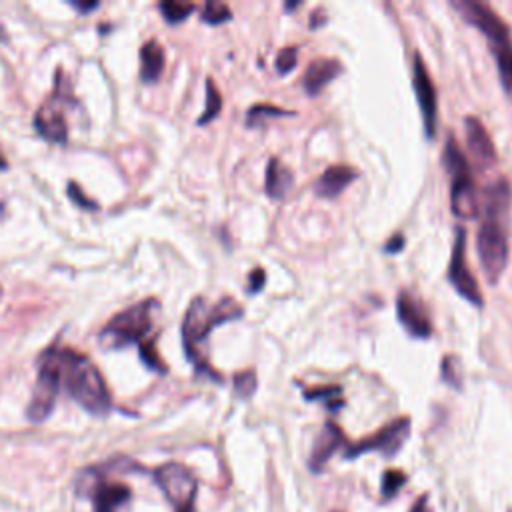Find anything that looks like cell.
I'll return each mask as SVG.
<instances>
[{"mask_svg":"<svg viewBox=\"0 0 512 512\" xmlns=\"http://www.w3.org/2000/svg\"><path fill=\"white\" fill-rule=\"evenodd\" d=\"M448 282L466 302L474 304L476 308H482L484 298H482L480 286L466 262V230L462 226L456 230V236H454L450 264H448Z\"/></svg>","mask_w":512,"mask_h":512,"instance_id":"obj_10","label":"cell"},{"mask_svg":"<svg viewBox=\"0 0 512 512\" xmlns=\"http://www.w3.org/2000/svg\"><path fill=\"white\" fill-rule=\"evenodd\" d=\"M0 40H6V28L2 24V20H0Z\"/></svg>","mask_w":512,"mask_h":512,"instance_id":"obj_36","label":"cell"},{"mask_svg":"<svg viewBox=\"0 0 512 512\" xmlns=\"http://www.w3.org/2000/svg\"><path fill=\"white\" fill-rule=\"evenodd\" d=\"M412 86L416 94V102L422 114V124L428 140L436 136V126H438V100H436V88L430 78V72L418 52H414L412 60Z\"/></svg>","mask_w":512,"mask_h":512,"instance_id":"obj_11","label":"cell"},{"mask_svg":"<svg viewBox=\"0 0 512 512\" xmlns=\"http://www.w3.org/2000/svg\"><path fill=\"white\" fill-rule=\"evenodd\" d=\"M264 282H266V272L262 268H254L250 272V276H248V288L246 290L250 294H256V292H260L264 288Z\"/></svg>","mask_w":512,"mask_h":512,"instance_id":"obj_31","label":"cell"},{"mask_svg":"<svg viewBox=\"0 0 512 512\" xmlns=\"http://www.w3.org/2000/svg\"><path fill=\"white\" fill-rule=\"evenodd\" d=\"M244 314L242 306L234 298H220L216 304H208L206 298L196 296L182 320V342L188 358L198 366V370H208L210 366L200 358L198 344L206 340V336L220 324L236 320Z\"/></svg>","mask_w":512,"mask_h":512,"instance_id":"obj_4","label":"cell"},{"mask_svg":"<svg viewBox=\"0 0 512 512\" xmlns=\"http://www.w3.org/2000/svg\"><path fill=\"white\" fill-rule=\"evenodd\" d=\"M298 46H286V48H282L280 52H278V56H276V72L280 74V76H286V74H290L294 68H296V64H298Z\"/></svg>","mask_w":512,"mask_h":512,"instance_id":"obj_27","label":"cell"},{"mask_svg":"<svg viewBox=\"0 0 512 512\" xmlns=\"http://www.w3.org/2000/svg\"><path fill=\"white\" fill-rule=\"evenodd\" d=\"M256 386H258V380H256V372L252 368L234 374V390L238 396L250 398L256 392Z\"/></svg>","mask_w":512,"mask_h":512,"instance_id":"obj_26","label":"cell"},{"mask_svg":"<svg viewBox=\"0 0 512 512\" xmlns=\"http://www.w3.org/2000/svg\"><path fill=\"white\" fill-rule=\"evenodd\" d=\"M404 482H406V474H402L400 470H386L382 476V496L384 498L396 496V492L402 488Z\"/></svg>","mask_w":512,"mask_h":512,"instance_id":"obj_29","label":"cell"},{"mask_svg":"<svg viewBox=\"0 0 512 512\" xmlns=\"http://www.w3.org/2000/svg\"><path fill=\"white\" fill-rule=\"evenodd\" d=\"M442 160H444V166L450 176L452 214L462 220L476 218L480 212V202H478L472 170H470V164H468L464 152L460 150V146L454 142L452 136H448V140L444 144Z\"/></svg>","mask_w":512,"mask_h":512,"instance_id":"obj_6","label":"cell"},{"mask_svg":"<svg viewBox=\"0 0 512 512\" xmlns=\"http://www.w3.org/2000/svg\"><path fill=\"white\" fill-rule=\"evenodd\" d=\"M442 380L448 382L454 388L462 386V368H460V360L456 356H444L442 360Z\"/></svg>","mask_w":512,"mask_h":512,"instance_id":"obj_28","label":"cell"},{"mask_svg":"<svg viewBox=\"0 0 512 512\" xmlns=\"http://www.w3.org/2000/svg\"><path fill=\"white\" fill-rule=\"evenodd\" d=\"M192 10H194V4H190V2H176V0L160 2V12H162L164 20L170 24H178V22L186 20Z\"/></svg>","mask_w":512,"mask_h":512,"instance_id":"obj_24","label":"cell"},{"mask_svg":"<svg viewBox=\"0 0 512 512\" xmlns=\"http://www.w3.org/2000/svg\"><path fill=\"white\" fill-rule=\"evenodd\" d=\"M68 194H70V198H72L76 204H80L82 208H88V210H96V208H98V204H96L94 200L86 198V196H84V192H82L74 182H70V184H68Z\"/></svg>","mask_w":512,"mask_h":512,"instance_id":"obj_30","label":"cell"},{"mask_svg":"<svg viewBox=\"0 0 512 512\" xmlns=\"http://www.w3.org/2000/svg\"><path fill=\"white\" fill-rule=\"evenodd\" d=\"M450 6L482 36L490 42V52L496 60L500 84L508 98L512 100V36L508 24L498 16V12L478 0H452Z\"/></svg>","mask_w":512,"mask_h":512,"instance_id":"obj_3","label":"cell"},{"mask_svg":"<svg viewBox=\"0 0 512 512\" xmlns=\"http://www.w3.org/2000/svg\"><path fill=\"white\" fill-rule=\"evenodd\" d=\"M410 512H430V506H428V496L424 494V496H420L418 500H416V504L412 506V510Z\"/></svg>","mask_w":512,"mask_h":512,"instance_id":"obj_34","label":"cell"},{"mask_svg":"<svg viewBox=\"0 0 512 512\" xmlns=\"http://www.w3.org/2000/svg\"><path fill=\"white\" fill-rule=\"evenodd\" d=\"M62 384L72 398L90 414L106 416L112 408V396L98 366L82 352L60 350Z\"/></svg>","mask_w":512,"mask_h":512,"instance_id":"obj_2","label":"cell"},{"mask_svg":"<svg viewBox=\"0 0 512 512\" xmlns=\"http://www.w3.org/2000/svg\"><path fill=\"white\" fill-rule=\"evenodd\" d=\"M232 18V10L228 8V4L224 2H216V0H208L202 6V20L216 26V24H224Z\"/></svg>","mask_w":512,"mask_h":512,"instance_id":"obj_25","label":"cell"},{"mask_svg":"<svg viewBox=\"0 0 512 512\" xmlns=\"http://www.w3.org/2000/svg\"><path fill=\"white\" fill-rule=\"evenodd\" d=\"M164 48L158 40H148L140 48V80L146 84H152L160 78L164 70Z\"/></svg>","mask_w":512,"mask_h":512,"instance_id":"obj_20","label":"cell"},{"mask_svg":"<svg viewBox=\"0 0 512 512\" xmlns=\"http://www.w3.org/2000/svg\"><path fill=\"white\" fill-rule=\"evenodd\" d=\"M292 186H294L292 170L280 158L272 156L266 166V182H264L266 194L274 200H280V198L288 196Z\"/></svg>","mask_w":512,"mask_h":512,"instance_id":"obj_19","label":"cell"},{"mask_svg":"<svg viewBox=\"0 0 512 512\" xmlns=\"http://www.w3.org/2000/svg\"><path fill=\"white\" fill-rule=\"evenodd\" d=\"M402 248H404V236H402V234H394V236L388 240V244L384 246V252H386V254H398Z\"/></svg>","mask_w":512,"mask_h":512,"instance_id":"obj_32","label":"cell"},{"mask_svg":"<svg viewBox=\"0 0 512 512\" xmlns=\"http://www.w3.org/2000/svg\"><path fill=\"white\" fill-rule=\"evenodd\" d=\"M154 480L174 512H196L194 500L198 482L194 474L180 462H166L154 470Z\"/></svg>","mask_w":512,"mask_h":512,"instance_id":"obj_8","label":"cell"},{"mask_svg":"<svg viewBox=\"0 0 512 512\" xmlns=\"http://www.w3.org/2000/svg\"><path fill=\"white\" fill-rule=\"evenodd\" d=\"M464 132H466V144H468V150L472 154V160L480 168L494 164L496 162V148H494V142H492L488 130L480 122V118L466 116L464 118Z\"/></svg>","mask_w":512,"mask_h":512,"instance_id":"obj_16","label":"cell"},{"mask_svg":"<svg viewBox=\"0 0 512 512\" xmlns=\"http://www.w3.org/2000/svg\"><path fill=\"white\" fill-rule=\"evenodd\" d=\"M76 10H82V12H88V10H92V8H96L98 6V2H70Z\"/></svg>","mask_w":512,"mask_h":512,"instance_id":"obj_35","label":"cell"},{"mask_svg":"<svg viewBox=\"0 0 512 512\" xmlns=\"http://www.w3.org/2000/svg\"><path fill=\"white\" fill-rule=\"evenodd\" d=\"M94 476L92 486L86 488L92 496V512H118L130 498L132 490L130 486L122 482H106L96 476V472H90Z\"/></svg>","mask_w":512,"mask_h":512,"instance_id":"obj_14","label":"cell"},{"mask_svg":"<svg viewBox=\"0 0 512 512\" xmlns=\"http://www.w3.org/2000/svg\"><path fill=\"white\" fill-rule=\"evenodd\" d=\"M158 302L154 298L142 300L130 308L120 310L110 318V322L100 330V346L106 350H120L128 344H142L148 338L154 318L158 314Z\"/></svg>","mask_w":512,"mask_h":512,"instance_id":"obj_5","label":"cell"},{"mask_svg":"<svg viewBox=\"0 0 512 512\" xmlns=\"http://www.w3.org/2000/svg\"><path fill=\"white\" fill-rule=\"evenodd\" d=\"M62 386V366H60V350H46L40 358L38 378L30 396V402L26 406V416L30 422H44L58 398Z\"/></svg>","mask_w":512,"mask_h":512,"instance_id":"obj_7","label":"cell"},{"mask_svg":"<svg viewBox=\"0 0 512 512\" xmlns=\"http://www.w3.org/2000/svg\"><path fill=\"white\" fill-rule=\"evenodd\" d=\"M324 22H326L324 10H322V8H316V10H314V14L310 16V28H312V30H316V28H320Z\"/></svg>","mask_w":512,"mask_h":512,"instance_id":"obj_33","label":"cell"},{"mask_svg":"<svg viewBox=\"0 0 512 512\" xmlns=\"http://www.w3.org/2000/svg\"><path fill=\"white\" fill-rule=\"evenodd\" d=\"M0 294H2V290H0Z\"/></svg>","mask_w":512,"mask_h":512,"instance_id":"obj_38","label":"cell"},{"mask_svg":"<svg viewBox=\"0 0 512 512\" xmlns=\"http://www.w3.org/2000/svg\"><path fill=\"white\" fill-rule=\"evenodd\" d=\"M512 208V186L506 178L492 180L482 192L480 226L476 234V252L484 276L496 284L508 264V226Z\"/></svg>","mask_w":512,"mask_h":512,"instance_id":"obj_1","label":"cell"},{"mask_svg":"<svg viewBox=\"0 0 512 512\" xmlns=\"http://www.w3.org/2000/svg\"><path fill=\"white\" fill-rule=\"evenodd\" d=\"M304 398L306 400H324L326 406L330 410H338L344 400H342V388L340 386H318V388H312V390H306L304 392Z\"/></svg>","mask_w":512,"mask_h":512,"instance_id":"obj_23","label":"cell"},{"mask_svg":"<svg viewBox=\"0 0 512 512\" xmlns=\"http://www.w3.org/2000/svg\"><path fill=\"white\" fill-rule=\"evenodd\" d=\"M60 98L62 96H56V94L48 98L36 110V116H34V126L38 134L56 144H64L68 140V124L64 118V110L60 106Z\"/></svg>","mask_w":512,"mask_h":512,"instance_id":"obj_13","label":"cell"},{"mask_svg":"<svg viewBox=\"0 0 512 512\" xmlns=\"http://www.w3.org/2000/svg\"><path fill=\"white\" fill-rule=\"evenodd\" d=\"M0 168H6V160H4L2 154H0Z\"/></svg>","mask_w":512,"mask_h":512,"instance_id":"obj_37","label":"cell"},{"mask_svg":"<svg viewBox=\"0 0 512 512\" xmlns=\"http://www.w3.org/2000/svg\"><path fill=\"white\" fill-rule=\"evenodd\" d=\"M342 64L336 58H316L312 60L304 74H302V86L308 96H316L328 86L336 76L342 74Z\"/></svg>","mask_w":512,"mask_h":512,"instance_id":"obj_17","label":"cell"},{"mask_svg":"<svg viewBox=\"0 0 512 512\" xmlns=\"http://www.w3.org/2000/svg\"><path fill=\"white\" fill-rule=\"evenodd\" d=\"M396 316H398L400 324L414 338H428L432 334V322L426 314V308L410 290H400L398 292V296H396Z\"/></svg>","mask_w":512,"mask_h":512,"instance_id":"obj_12","label":"cell"},{"mask_svg":"<svg viewBox=\"0 0 512 512\" xmlns=\"http://www.w3.org/2000/svg\"><path fill=\"white\" fill-rule=\"evenodd\" d=\"M346 436L342 432V428L334 422H326L320 430V434L314 440V446L310 450V458H308V466L312 472H322V468L326 466V462L332 458V454L338 448H346Z\"/></svg>","mask_w":512,"mask_h":512,"instance_id":"obj_15","label":"cell"},{"mask_svg":"<svg viewBox=\"0 0 512 512\" xmlns=\"http://www.w3.org/2000/svg\"><path fill=\"white\" fill-rule=\"evenodd\" d=\"M294 114L296 112L284 110V108H278V106H272V104H254L246 112V126L248 128H258L270 118H282V116H294Z\"/></svg>","mask_w":512,"mask_h":512,"instance_id":"obj_21","label":"cell"},{"mask_svg":"<svg viewBox=\"0 0 512 512\" xmlns=\"http://www.w3.org/2000/svg\"><path fill=\"white\" fill-rule=\"evenodd\" d=\"M410 436V418H396L392 422H388L386 426H382L378 432L354 442V444H346L344 448V456L346 458H356L360 454L366 452H380L382 456L390 458L394 456L406 442V438Z\"/></svg>","mask_w":512,"mask_h":512,"instance_id":"obj_9","label":"cell"},{"mask_svg":"<svg viewBox=\"0 0 512 512\" xmlns=\"http://www.w3.org/2000/svg\"><path fill=\"white\" fill-rule=\"evenodd\" d=\"M222 110V96L218 86L214 84L212 78L206 80V104H204V112L198 118V124H208L210 120H214Z\"/></svg>","mask_w":512,"mask_h":512,"instance_id":"obj_22","label":"cell"},{"mask_svg":"<svg viewBox=\"0 0 512 512\" xmlns=\"http://www.w3.org/2000/svg\"><path fill=\"white\" fill-rule=\"evenodd\" d=\"M358 178L356 168L346 164H334L322 172L314 184V192L320 198H338Z\"/></svg>","mask_w":512,"mask_h":512,"instance_id":"obj_18","label":"cell"}]
</instances>
